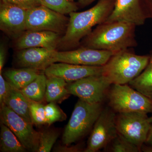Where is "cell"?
Masks as SVG:
<instances>
[{"label": "cell", "instance_id": "cell-29", "mask_svg": "<svg viewBox=\"0 0 152 152\" xmlns=\"http://www.w3.org/2000/svg\"><path fill=\"white\" fill-rule=\"evenodd\" d=\"M11 88V86L4 76L0 74V104L1 106L4 104L7 97L8 96Z\"/></svg>", "mask_w": 152, "mask_h": 152}, {"label": "cell", "instance_id": "cell-5", "mask_svg": "<svg viewBox=\"0 0 152 152\" xmlns=\"http://www.w3.org/2000/svg\"><path fill=\"white\" fill-rule=\"evenodd\" d=\"M109 107L116 113H152V100L127 85L112 84L106 94Z\"/></svg>", "mask_w": 152, "mask_h": 152}, {"label": "cell", "instance_id": "cell-1", "mask_svg": "<svg viewBox=\"0 0 152 152\" xmlns=\"http://www.w3.org/2000/svg\"><path fill=\"white\" fill-rule=\"evenodd\" d=\"M136 26L125 22L103 23L85 37L82 47L114 53L135 47Z\"/></svg>", "mask_w": 152, "mask_h": 152}, {"label": "cell", "instance_id": "cell-2", "mask_svg": "<svg viewBox=\"0 0 152 152\" xmlns=\"http://www.w3.org/2000/svg\"><path fill=\"white\" fill-rule=\"evenodd\" d=\"M115 1L99 0L87 10L70 13L65 33L58 46L66 48L78 46L82 39L91 32L93 27L104 23L113 10Z\"/></svg>", "mask_w": 152, "mask_h": 152}, {"label": "cell", "instance_id": "cell-31", "mask_svg": "<svg viewBox=\"0 0 152 152\" xmlns=\"http://www.w3.org/2000/svg\"><path fill=\"white\" fill-rule=\"evenodd\" d=\"M7 51L5 47L3 44H1L0 47V74L2 73L3 67L5 62Z\"/></svg>", "mask_w": 152, "mask_h": 152}, {"label": "cell", "instance_id": "cell-8", "mask_svg": "<svg viewBox=\"0 0 152 152\" xmlns=\"http://www.w3.org/2000/svg\"><path fill=\"white\" fill-rule=\"evenodd\" d=\"M117 114L110 107L103 109L94 125L85 152H96L104 148L118 133Z\"/></svg>", "mask_w": 152, "mask_h": 152}, {"label": "cell", "instance_id": "cell-27", "mask_svg": "<svg viewBox=\"0 0 152 152\" xmlns=\"http://www.w3.org/2000/svg\"><path fill=\"white\" fill-rule=\"evenodd\" d=\"M45 109L47 124L49 125L56 122L63 121L66 118L64 113L55 102H49L45 106Z\"/></svg>", "mask_w": 152, "mask_h": 152}, {"label": "cell", "instance_id": "cell-18", "mask_svg": "<svg viewBox=\"0 0 152 152\" xmlns=\"http://www.w3.org/2000/svg\"><path fill=\"white\" fill-rule=\"evenodd\" d=\"M4 105L28 122L33 124L30 113L29 99L22 93L20 90L11 86L10 91Z\"/></svg>", "mask_w": 152, "mask_h": 152}, {"label": "cell", "instance_id": "cell-33", "mask_svg": "<svg viewBox=\"0 0 152 152\" xmlns=\"http://www.w3.org/2000/svg\"><path fill=\"white\" fill-rule=\"evenodd\" d=\"M145 144H146L148 145L152 146V123L151 125L149 132Z\"/></svg>", "mask_w": 152, "mask_h": 152}, {"label": "cell", "instance_id": "cell-28", "mask_svg": "<svg viewBox=\"0 0 152 152\" xmlns=\"http://www.w3.org/2000/svg\"><path fill=\"white\" fill-rule=\"evenodd\" d=\"M3 2L10 3L28 10L42 5L41 0H1Z\"/></svg>", "mask_w": 152, "mask_h": 152}, {"label": "cell", "instance_id": "cell-22", "mask_svg": "<svg viewBox=\"0 0 152 152\" xmlns=\"http://www.w3.org/2000/svg\"><path fill=\"white\" fill-rule=\"evenodd\" d=\"M0 151L2 152H25L26 149L10 129L4 124H1Z\"/></svg>", "mask_w": 152, "mask_h": 152}, {"label": "cell", "instance_id": "cell-11", "mask_svg": "<svg viewBox=\"0 0 152 152\" xmlns=\"http://www.w3.org/2000/svg\"><path fill=\"white\" fill-rule=\"evenodd\" d=\"M115 53L104 50L83 47L72 50L56 51L53 62L87 66H103Z\"/></svg>", "mask_w": 152, "mask_h": 152}, {"label": "cell", "instance_id": "cell-13", "mask_svg": "<svg viewBox=\"0 0 152 152\" xmlns=\"http://www.w3.org/2000/svg\"><path fill=\"white\" fill-rule=\"evenodd\" d=\"M103 66H87L57 62L50 65L44 70L47 77H59L67 83H72L94 75H102Z\"/></svg>", "mask_w": 152, "mask_h": 152}, {"label": "cell", "instance_id": "cell-4", "mask_svg": "<svg viewBox=\"0 0 152 152\" xmlns=\"http://www.w3.org/2000/svg\"><path fill=\"white\" fill-rule=\"evenodd\" d=\"M103 109L102 103L90 104L79 99L64 131L63 144L70 145L88 134L93 129Z\"/></svg>", "mask_w": 152, "mask_h": 152}, {"label": "cell", "instance_id": "cell-12", "mask_svg": "<svg viewBox=\"0 0 152 152\" xmlns=\"http://www.w3.org/2000/svg\"><path fill=\"white\" fill-rule=\"evenodd\" d=\"M27 10L3 2L0 5V29L12 38L18 39L27 31Z\"/></svg>", "mask_w": 152, "mask_h": 152}, {"label": "cell", "instance_id": "cell-20", "mask_svg": "<svg viewBox=\"0 0 152 152\" xmlns=\"http://www.w3.org/2000/svg\"><path fill=\"white\" fill-rule=\"evenodd\" d=\"M129 84L133 88L152 100V51L145 69Z\"/></svg>", "mask_w": 152, "mask_h": 152}, {"label": "cell", "instance_id": "cell-15", "mask_svg": "<svg viewBox=\"0 0 152 152\" xmlns=\"http://www.w3.org/2000/svg\"><path fill=\"white\" fill-rule=\"evenodd\" d=\"M56 50L44 48H31L19 50L16 61L21 68H28L44 71L54 63Z\"/></svg>", "mask_w": 152, "mask_h": 152}, {"label": "cell", "instance_id": "cell-6", "mask_svg": "<svg viewBox=\"0 0 152 152\" xmlns=\"http://www.w3.org/2000/svg\"><path fill=\"white\" fill-rule=\"evenodd\" d=\"M152 123L147 114L139 112L118 113L116 118L118 132L140 150L146 141Z\"/></svg>", "mask_w": 152, "mask_h": 152}, {"label": "cell", "instance_id": "cell-26", "mask_svg": "<svg viewBox=\"0 0 152 152\" xmlns=\"http://www.w3.org/2000/svg\"><path fill=\"white\" fill-rule=\"evenodd\" d=\"M45 107L40 102L29 99L30 113L33 124L38 126L47 124Z\"/></svg>", "mask_w": 152, "mask_h": 152}, {"label": "cell", "instance_id": "cell-25", "mask_svg": "<svg viewBox=\"0 0 152 152\" xmlns=\"http://www.w3.org/2000/svg\"><path fill=\"white\" fill-rule=\"evenodd\" d=\"M60 133L53 129H47L40 132L37 152H50L58 138Z\"/></svg>", "mask_w": 152, "mask_h": 152}, {"label": "cell", "instance_id": "cell-10", "mask_svg": "<svg viewBox=\"0 0 152 152\" xmlns=\"http://www.w3.org/2000/svg\"><path fill=\"white\" fill-rule=\"evenodd\" d=\"M69 19L42 5L27 10V31H48L61 34L66 31Z\"/></svg>", "mask_w": 152, "mask_h": 152}, {"label": "cell", "instance_id": "cell-3", "mask_svg": "<svg viewBox=\"0 0 152 152\" xmlns=\"http://www.w3.org/2000/svg\"><path fill=\"white\" fill-rule=\"evenodd\" d=\"M150 56H139L128 49L115 53L104 65L102 75L112 84L129 83L147 66Z\"/></svg>", "mask_w": 152, "mask_h": 152}, {"label": "cell", "instance_id": "cell-24", "mask_svg": "<svg viewBox=\"0 0 152 152\" xmlns=\"http://www.w3.org/2000/svg\"><path fill=\"white\" fill-rule=\"evenodd\" d=\"M42 5L52 10L62 14H69L76 12L78 7L75 3L68 0H41Z\"/></svg>", "mask_w": 152, "mask_h": 152}, {"label": "cell", "instance_id": "cell-16", "mask_svg": "<svg viewBox=\"0 0 152 152\" xmlns=\"http://www.w3.org/2000/svg\"><path fill=\"white\" fill-rule=\"evenodd\" d=\"M61 38L60 34L48 31H26L17 39L16 48L19 50L41 48L56 50Z\"/></svg>", "mask_w": 152, "mask_h": 152}, {"label": "cell", "instance_id": "cell-32", "mask_svg": "<svg viewBox=\"0 0 152 152\" xmlns=\"http://www.w3.org/2000/svg\"><path fill=\"white\" fill-rule=\"evenodd\" d=\"M95 1L96 0H78V5L81 7H84Z\"/></svg>", "mask_w": 152, "mask_h": 152}, {"label": "cell", "instance_id": "cell-21", "mask_svg": "<svg viewBox=\"0 0 152 152\" xmlns=\"http://www.w3.org/2000/svg\"><path fill=\"white\" fill-rule=\"evenodd\" d=\"M47 80V77L44 72H41L21 91L29 99L42 102L45 98Z\"/></svg>", "mask_w": 152, "mask_h": 152}, {"label": "cell", "instance_id": "cell-14", "mask_svg": "<svg viewBox=\"0 0 152 152\" xmlns=\"http://www.w3.org/2000/svg\"><path fill=\"white\" fill-rule=\"evenodd\" d=\"M142 6L141 0H116L113 10L104 23L125 22L142 26L148 18Z\"/></svg>", "mask_w": 152, "mask_h": 152}, {"label": "cell", "instance_id": "cell-34", "mask_svg": "<svg viewBox=\"0 0 152 152\" xmlns=\"http://www.w3.org/2000/svg\"><path fill=\"white\" fill-rule=\"evenodd\" d=\"M68 1H73L74 0H68Z\"/></svg>", "mask_w": 152, "mask_h": 152}, {"label": "cell", "instance_id": "cell-17", "mask_svg": "<svg viewBox=\"0 0 152 152\" xmlns=\"http://www.w3.org/2000/svg\"><path fill=\"white\" fill-rule=\"evenodd\" d=\"M41 71L28 68L6 70L3 76L10 85L21 90L33 81L41 73Z\"/></svg>", "mask_w": 152, "mask_h": 152}, {"label": "cell", "instance_id": "cell-35", "mask_svg": "<svg viewBox=\"0 0 152 152\" xmlns=\"http://www.w3.org/2000/svg\"><path fill=\"white\" fill-rule=\"evenodd\" d=\"M151 121H152V116L151 117Z\"/></svg>", "mask_w": 152, "mask_h": 152}, {"label": "cell", "instance_id": "cell-7", "mask_svg": "<svg viewBox=\"0 0 152 152\" xmlns=\"http://www.w3.org/2000/svg\"><path fill=\"white\" fill-rule=\"evenodd\" d=\"M1 123L8 127L28 151L37 152L40 132L33 124L13 111L5 105L1 106Z\"/></svg>", "mask_w": 152, "mask_h": 152}, {"label": "cell", "instance_id": "cell-30", "mask_svg": "<svg viewBox=\"0 0 152 152\" xmlns=\"http://www.w3.org/2000/svg\"><path fill=\"white\" fill-rule=\"evenodd\" d=\"M141 3L147 18L152 19V0H141Z\"/></svg>", "mask_w": 152, "mask_h": 152}, {"label": "cell", "instance_id": "cell-19", "mask_svg": "<svg viewBox=\"0 0 152 152\" xmlns=\"http://www.w3.org/2000/svg\"><path fill=\"white\" fill-rule=\"evenodd\" d=\"M68 83L59 77H47L45 99L48 102H56L70 95L67 86Z\"/></svg>", "mask_w": 152, "mask_h": 152}, {"label": "cell", "instance_id": "cell-23", "mask_svg": "<svg viewBox=\"0 0 152 152\" xmlns=\"http://www.w3.org/2000/svg\"><path fill=\"white\" fill-rule=\"evenodd\" d=\"M104 151L107 152H141L138 147L128 140L119 132L104 149Z\"/></svg>", "mask_w": 152, "mask_h": 152}, {"label": "cell", "instance_id": "cell-9", "mask_svg": "<svg viewBox=\"0 0 152 152\" xmlns=\"http://www.w3.org/2000/svg\"><path fill=\"white\" fill-rule=\"evenodd\" d=\"M112 85L105 77L101 75L89 76L69 83L67 88L70 94L88 103H102Z\"/></svg>", "mask_w": 152, "mask_h": 152}]
</instances>
